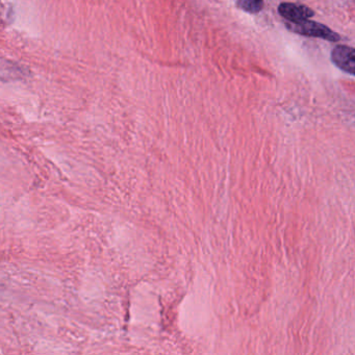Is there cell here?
Instances as JSON below:
<instances>
[{"label": "cell", "instance_id": "2", "mask_svg": "<svg viewBox=\"0 0 355 355\" xmlns=\"http://www.w3.org/2000/svg\"><path fill=\"white\" fill-rule=\"evenodd\" d=\"M331 60L336 67L347 73L355 74V51L352 47L338 45L332 51Z\"/></svg>", "mask_w": 355, "mask_h": 355}, {"label": "cell", "instance_id": "4", "mask_svg": "<svg viewBox=\"0 0 355 355\" xmlns=\"http://www.w3.org/2000/svg\"><path fill=\"white\" fill-rule=\"evenodd\" d=\"M238 7L243 11L248 12V13H259L263 10V0H238Z\"/></svg>", "mask_w": 355, "mask_h": 355}, {"label": "cell", "instance_id": "1", "mask_svg": "<svg viewBox=\"0 0 355 355\" xmlns=\"http://www.w3.org/2000/svg\"><path fill=\"white\" fill-rule=\"evenodd\" d=\"M286 28L296 34L302 36L315 37V38L325 39L328 41L338 42L340 37L336 33L332 32L329 28H326L323 24L315 21H309V19L300 22H288Z\"/></svg>", "mask_w": 355, "mask_h": 355}, {"label": "cell", "instance_id": "3", "mask_svg": "<svg viewBox=\"0 0 355 355\" xmlns=\"http://www.w3.org/2000/svg\"><path fill=\"white\" fill-rule=\"evenodd\" d=\"M278 12L290 22L303 21L313 16V12L309 8L295 3H282L278 7Z\"/></svg>", "mask_w": 355, "mask_h": 355}]
</instances>
